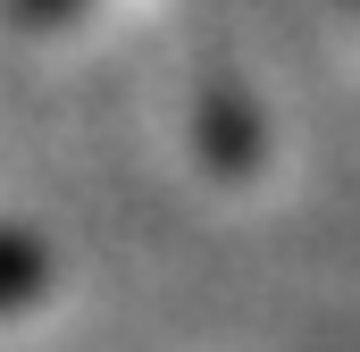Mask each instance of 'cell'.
Listing matches in <instances>:
<instances>
[{"instance_id": "obj_1", "label": "cell", "mask_w": 360, "mask_h": 352, "mask_svg": "<svg viewBox=\"0 0 360 352\" xmlns=\"http://www.w3.org/2000/svg\"><path fill=\"white\" fill-rule=\"evenodd\" d=\"M51 285V260L25 244V235H0V310H17V302H34Z\"/></svg>"}]
</instances>
